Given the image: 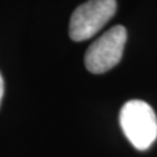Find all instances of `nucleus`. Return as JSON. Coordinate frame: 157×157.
Wrapping results in <instances>:
<instances>
[{"instance_id":"20e7f679","label":"nucleus","mask_w":157,"mask_h":157,"mask_svg":"<svg viewBox=\"0 0 157 157\" xmlns=\"http://www.w3.org/2000/svg\"><path fill=\"white\" fill-rule=\"evenodd\" d=\"M4 94V80H3V76L0 73V104H2V98Z\"/></svg>"},{"instance_id":"f03ea898","label":"nucleus","mask_w":157,"mask_h":157,"mask_svg":"<svg viewBox=\"0 0 157 157\" xmlns=\"http://www.w3.org/2000/svg\"><path fill=\"white\" fill-rule=\"evenodd\" d=\"M115 12V0H88L78 6L70 20L71 39L81 42L92 38L109 22Z\"/></svg>"},{"instance_id":"f257e3e1","label":"nucleus","mask_w":157,"mask_h":157,"mask_svg":"<svg viewBox=\"0 0 157 157\" xmlns=\"http://www.w3.org/2000/svg\"><path fill=\"white\" fill-rule=\"evenodd\" d=\"M119 123L127 139L139 151H145L157 137V118L144 101L131 100L121 109Z\"/></svg>"},{"instance_id":"7ed1b4c3","label":"nucleus","mask_w":157,"mask_h":157,"mask_svg":"<svg viewBox=\"0 0 157 157\" xmlns=\"http://www.w3.org/2000/svg\"><path fill=\"white\" fill-rule=\"evenodd\" d=\"M127 41L124 26L117 25L109 29L88 47L85 52V67L92 73H104L115 67L123 55Z\"/></svg>"}]
</instances>
